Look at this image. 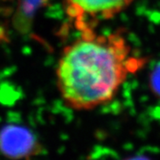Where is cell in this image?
Returning <instances> with one entry per match:
<instances>
[{
	"label": "cell",
	"mask_w": 160,
	"mask_h": 160,
	"mask_svg": "<svg viewBox=\"0 0 160 160\" xmlns=\"http://www.w3.org/2000/svg\"><path fill=\"white\" fill-rule=\"evenodd\" d=\"M123 32H81L63 49L56 69L57 86L63 101L75 110H92L111 102L128 76L147 63L132 55Z\"/></svg>",
	"instance_id": "obj_1"
},
{
	"label": "cell",
	"mask_w": 160,
	"mask_h": 160,
	"mask_svg": "<svg viewBox=\"0 0 160 160\" xmlns=\"http://www.w3.org/2000/svg\"><path fill=\"white\" fill-rule=\"evenodd\" d=\"M135 0H63L66 12L81 32L94 30V26L110 20Z\"/></svg>",
	"instance_id": "obj_2"
},
{
	"label": "cell",
	"mask_w": 160,
	"mask_h": 160,
	"mask_svg": "<svg viewBox=\"0 0 160 160\" xmlns=\"http://www.w3.org/2000/svg\"><path fill=\"white\" fill-rule=\"evenodd\" d=\"M40 145L27 127L7 125L0 129V151L12 158H22L38 154Z\"/></svg>",
	"instance_id": "obj_3"
},
{
	"label": "cell",
	"mask_w": 160,
	"mask_h": 160,
	"mask_svg": "<svg viewBox=\"0 0 160 160\" xmlns=\"http://www.w3.org/2000/svg\"><path fill=\"white\" fill-rule=\"evenodd\" d=\"M149 85L155 95L160 98V63L150 74Z\"/></svg>",
	"instance_id": "obj_4"
}]
</instances>
